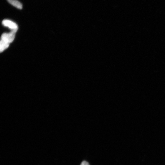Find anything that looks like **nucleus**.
<instances>
[{
    "mask_svg": "<svg viewBox=\"0 0 165 165\" xmlns=\"http://www.w3.org/2000/svg\"><path fill=\"white\" fill-rule=\"evenodd\" d=\"M16 32V31H11L9 33H4L1 36V40L10 44L14 39Z\"/></svg>",
    "mask_w": 165,
    "mask_h": 165,
    "instance_id": "nucleus-1",
    "label": "nucleus"
},
{
    "mask_svg": "<svg viewBox=\"0 0 165 165\" xmlns=\"http://www.w3.org/2000/svg\"><path fill=\"white\" fill-rule=\"evenodd\" d=\"M2 24L4 26L10 29L11 31H17L18 27L14 22L8 20H4L2 22Z\"/></svg>",
    "mask_w": 165,
    "mask_h": 165,
    "instance_id": "nucleus-2",
    "label": "nucleus"
},
{
    "mask_svg": "<svg viewBox=\"0 0 165 165\" xmlns=\"http://www.w3.org/2000/svg\"><path fill=\"white\" fill-rule=\"evenodd\" d=\"M8 2L13 6L19 9H22V4L17 0H7Z\"/></svg>",
    "mask_w": 165,
    "mask_h": 165,
    "instance_id": "nucleus-3",
    "label": "nucleus"
},
{
    "mask_svg": "<svg viewBox=\"0 0 165 165\" xmlns=\"http://www.w3.org/2000/svg\"><path fill=\"white\" fill-rule=\"evenodd\" d=\"M10 44L8 43L4 40H1L0 43V51L1 52L9 46Z\"/></svg>",
    "mask_w": 165,
    "mask_h": 165,
    "instance_id": "nucleus-4",
    "label": "nucleus"
},
{
    "mask_svg": "<svg viewBox=\"0 0 165 165\" xmlns=\"http://www.w3.org/2000/svg\"><path fill=\"white\" fill-rule=\"evenodd\" d=\"M80 165H90V164L87 161H84L81 163Z\"/></svg>",
    "mask_w": 165,
    "mask_h": 165,
    "instance_id": "nucleus-5",
    "label": "nucleus"
}]
</instances>
